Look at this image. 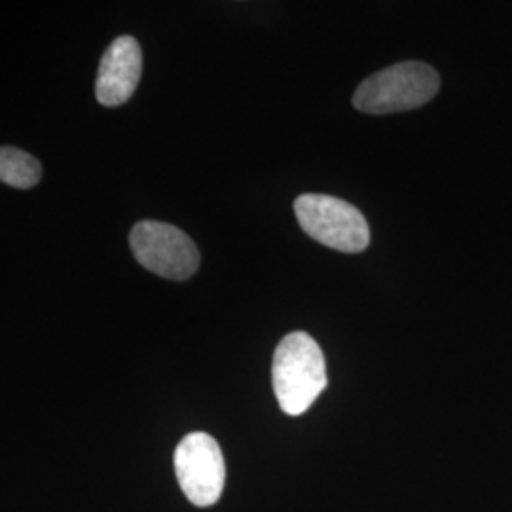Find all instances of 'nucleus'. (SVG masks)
<instances>
[{"label":"nucleus","mask_w":512,"mask_h":512,"mask_svg":"<svg viewBox=\"0 0 512 512\" xmlns=\"http://www.w3.org/2000/svg\"><path fill=\"white\" fill-rule=\"evenodd\" d=\"M143 73V52L133 37H118L101 57L95 95L103 107L128 103Z\"/></svg>","instance_id":"423d86ee"},{"label":"nucleus","mask_w":512,"mask_h":512,"mask_svg":"<svg viewBox=\"0 0 512 512\" xmlns=\"http://www.w3.org/2000/svg\"><path fill=\"white\" fill-rule=\"evenodd\" d=\"M173 461L179 486L192 505L211 507L219 501L226 463L217 440L202 431L190 433L179 442Z\"/></svg>","instance_id":"39448f33"},{"label":"nucleus","mask_w":512,"mask_h":512,"mask_svg":"<svg viewBox=\"0 0 512 512\" xmlns=\"http://www.w3.org/2000/svg\"><path fill=\"white\" fill-rule=\"evenodd\" d=\"M439 88V74L431 65L404 61L366 78L353 95V105L376 116L404 112L429 103Z\"/></svg>","instance_id":"f03ea898"},{"label":"nucleus","mask_w":512,"mask_h":512,"mask_svg":"<svg viewBox=\"0 0 512 512\" xmlns=\"http://www.w3.org/2000/svg\"><path fill=\"white\" fill-rule=\"evenodd\" d=\"M272 380L277 403L289 416L308 412L325 391V357L308 332L296 330L279 342L274 353Z\"/></svg>","instance_id":"f257e3e1"},{"label":"nucleus","mask_w":512,"mask_h":512,"mask_svg":"<svg viewBox=\"0 0 512 512\" xmlns=\"http://www.w3.org/2000/svg\"><path fill=\"white\" fill-rule=\"evenodd\" d=\"M42 179V165L19 148L0 147V183L14 188H33Z\"/></svg>","instance_id":"0eeeda50"},{"label":"nucleus","mask_w":512,"mask_h":512,"mask_svg":"<svg viewBox=\"0 0 512 512\" xmlns=\"http://www.w3.org/2000/svg\"><path fill=\"white\" fill-rule=\"evenodd\" d=\"M300 228L311 239L340 253H361L370 243V228L363 213L334 196L304 194L294 202Z\"/></svg>","instance_id":"7ed1b4c3"},{"label":"nucleus","mask_w":512,"mask_h":512,"mask_svg":"<svg viewBox=\"0 0 512 512\" xmlns=\"http://www.w3.org/2000/svg\"><path fill=\"white\" fill-rule=\"evenodd\" d=\"M129 245L143 268L165 279L184 281L200 268L198 247L173 224L141 220L129 234Z\"/></svg>","instance_id":"20e7f679"}]
</instances>
